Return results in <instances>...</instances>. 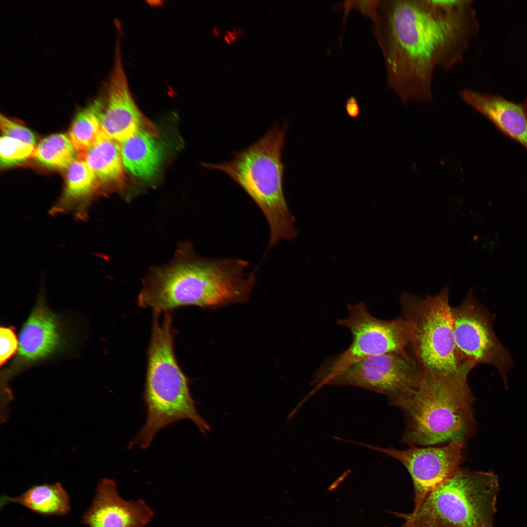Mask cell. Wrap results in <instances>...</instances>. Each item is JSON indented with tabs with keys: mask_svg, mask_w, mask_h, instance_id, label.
<instances>
[{
	"mask_svg": "<svg viewBox=\"0 0 527 527\" xmlns=\"http://www.w3.org/2000/svg\"><path fill=\"white\" fill-rule=\"evenodd\" d=\"M474 366L453 374L422 370L417 387L400 408L406 418L403 442L411 446L466 442L474 433V397L467 378Z\"/></svg>",
	"mask_w": 527,
	"mask_h": 527,
	"instance_id": "3957f363",
	"label": "cell"
},
{
	"mask_svg": "<svg viewBox=\"0 0 527 527\" xmlns=\"http://www.w3.org/2000/svg\"><path fill=\"white\" fill-rule=\"evenodd\" d=\"M348 315L336 321L352 335V341L344 352L326 363L315 375L316 392L338 373L365 358L386 353L408 354L411 330L403 318L383 320L373 317L365 302L347 305Z\"/></svg>",
	"mask_w": 527,
	"mask_h": 527,
	"instance_id": "ba28073f",
	"label": "cell"
},
{
	"mask_svg": "<svg viewBox=\"0 0 527 527\" xmlns=\"http://www.w3.org/2000/svg\"><path fill=\"white\" fill-rule=\"evenodd\" d=\"M65 176L63 193L50 214L71 213L77 220H85L88 217L87 201L97 187L96 175L86 162L78 157L66 168Z\"/></svg>",
	"mask_w": 527,
	"mask_h": 527,
	"instance_id": "2e32d148",
	"label": "cell"
},
{
	"mask_svg": "<svg viewBox=\"0 0 527 527\" xmlns=\"http://www.w3.org/2000/svg\"><path fill=\"white\" fill-rule=\"evenodd\" d=\"M10 503L46 516H63L71 509L69 495L59 482L35 485L18 496L1 497V507Z\"/></svg>",
	"mask_w": 527,
	"mask_h": 527,
	"instance_id": "ac0fdd59",
	"label": "cell"
},
{
	"mask_svg": "<svg viewBox=\"0 0 527 527\" xmlns=\"http://www.w3.org/2000/svg\"><path fill=\"white\" fill-rule=\"evenodd\" d=\"M0 127L3 136L33 145L36 143V139L32 131L2 115L0 117Z\"/></svg>",
	"mask_w": 527,
	"mask_h": 527,
	"instance_id": "603a6c76",
	"label": "cell"
},
{
	"mask_svg": "<svg viewBox=\"0 0 527 527\" xmlns=\"http://www.w3.org/2000/svg\"><path fill=\"white\" fill-rule=\"evenodd\" d=\"M451 313L455 341L463 364L495 366L507 388V376L513 362L494 333L493 316L477 301L471 289L460 304L451 307Z\"/></svg>",
	"mask_w": 527,
	"mask_h": 527,
	"instance_id": "30bf717a",
	"label": "cell"
},
{
	"mask_svg": "<svg viewBox=\"0 0 527 527\" xmlns=\"http://www.w3.org/2000/svg\"><path fill=\"white\" fill-rule=\"evenodd\" d=\"M103 183L121 182L124 178L121 145L101 130L91 147L79 153Z\"/></svg>",
	"mask_w": 527,
	"mask_h": 527,
	"instance_id": "d6986e66",
	"label": "cell"
},
{
	"mask_svg": "<svg viewBox=\"0 0 527 527\" xmlns=\"http://www.w3.org/2000/svg\"><path fill=\"white\" fill-rule=\"evenodd\" d=\"M19 354L27 361L44 357L60 343L58 325L55 316L39 302L19 335Z\"/></svg>",
	"mask_w": 527,
	"mask_h": 527,
	"instance_id": "9a60e30c",
	"label": "cell"
},
{
	"mask_svg": "<svg viewBox=\"0 0 527 527\" xmlns=\"http://www.w3.org/2000/svg\"><path fill=\"white\" fill-rule=\"evenodd\" d=\"M75 149L66 135L60 133L42 139L36 147L34 158L54 169L66 168L76 158Z\"/></svg>",
	"mask_w": 527,
	"mask_h": 527,
	"instance_id": "44dd1931",
	"label": "cell"
},
{
	"mask_svg": "<svg viewBox=\"0 0 527 527\" xmlns=\"http://www.w3.org/2000/svg\"><path fill=\"white\" fill-rule=\"evenodd\" d=\"M104 101L98 97L81 110L71 125L69 138L79 153L86 151L98 137L101 128V118Z\"/></svg>",
	"mask_w": 527,
	"mask_h": 527,
	"instance_id": "ffe728a7",
	"label": "cell"
},
{
	"mask_svg": "<svg viewBox=\"0 0 527 527\" xmlns=\"http://www.w3.org/2000/svg\"><path fill=\"white\" fill-rule=\"evenodd\" d=\"M459 95L501 132L527 150V100L515 103L500 95L483 94L468 88L462 89Z\"/></svg>",
	"mask_w": 527,
	"mask_h": 527,
	"instance_id": "5bb4252c",
	"label": "cell"
},
{
	"mask_svg": "<svg viewBox=\"0 0 527 527\" xmlns=\"http://www.w3.org/2000/svg\"><path fill=\"white\" fill-rule=\"evenodd\" d=\"M345 110L349 116L352 118L357 117L360 112L359 102L354 96L348 98L345 102Z\"/></svg>",
	"mask_w": 527,
	"mask_h": 527,
	"instance_id": "484cf974",
	"label": "cell"
},
{
	"mask_svg": "<svg viewBox=\"0 0 527 527\" xmlns=\"http://www.w3.org/2000/svg\"><path fill=\"white\" fill-rule=\"evenodd\" d=\"M499 478L492 471L460 468L409 513L391 512L400 527H493Z\"/></svg>",
	"mask_w": 527,
	"mask_h": 527,
	"instance_id": "8992f818",
	"label": "cell"
},
{
	"mask_svg": "<svg viewBox=\"0 0 527 527\" xmlns=\"http://www.w3.org/2000/svg\"><path fill=\"white\" fill-rule=\"evenodd\" d=\"M380 0H351L346 1L344 4L345 8L348 9H354L370 18L372 21L376 18L377 11Z\"/></svg>",
	"mask_w": 527,
	"mask_h": 527,
	"instance_id": "d4e9b609",
	"label": "cell"
},
{
	"mask_svg": "<svg viewBox=\"0 0 527 527\" xmlns=\"http://www.w3.org/2000/svg\"><path fill=\"white\" fill-rule=\"evenodd\" d=\"M123 164L134 175L142 179H152L158 172L164 156V148L152 134L140 130L122 141Z\"/></svg>",
	"mask_w": 527,
	"mask_h": 527,
	"instance_id": "e0dca14e",
	"label": "cell"
},
{
	"mask_svg": "<svg viewBox=\"0 0 527 527\" xmlns=\"http://www.w3.org/2000/svg\"><path fill=\"white\" fill-rule=\"evenodd\" d=\"M373 22L387 85L404 103L431 100L435 71L460 62L478 30L469 0H380Z\"/></svg>",
	"mask_w": 527,
	"mask_h": 527,
	"instance_id": "6da1fadb",
	"label": "cell"
},
{
	"mask_svg": "<svg viewBox=\"0 0 527 527\" xmlns=\"http://www.w3.org/2000/svg\"><path fill=\"white\" fill-rule=\"evenodd\" d=\"M117 39L106 104L101 124L105 134L117 142H122L143 129L145 120L130 92L122 65L121 43Z\"/></svg>",
	"mask_w": 527,
	"mask_h": 527,
	"instance_id": "4fadbf2b",
	"label": "cell"
},
{
	"mask_svg": "<svg viewBox=\"0 0 527 527\" xmlns=\"http://www.w3.org/2000/svg\"><path fill=\"white\" fill-rule=\"evenodd\" d=\"M256 281L255 271L246 260L202 257L186 243L171 263L151 270L138 303L160 313L185 305L212 308L242 303L248 300Z\"/></svg>",
	"mask_w": 527,
	"mask_h": 527,
	"instance_id": "7a4b0ae2",
	"label": "cell"
},
{
	"mask_svg": "<svg viewBox=\"0 0 527 527\" xmlns=\"http://www.w3.org/2000/svg\"><path fill=\"white\" fill-rule=\"evenodd\" d=\"M34 145L15 139L1 136L0 140V166L7 167L34 157Z\"/></svg>",
	"mask_w": 527,
	"mask_h": 527,
	"instance_id": "7402d4cb",
	"label": "cell"
},
{
	"mask_svg": "<svg viewBox=\"0 0 527 527\" xmlns=\"http://www.w3.org/2000/svg\"><path fill=\"white\" fill-rule=\"evenodd\" d=\"M393 457L404 465L410 474L414 486L413 511L416 510L427 494L460 468L464 460L465 442H458L440 447H419L406 450L382 447L355 442Z\"/></svg>",
	"mask_w": 527,
	"mask_h": 527,
	"instance_id": "8fae6325",
	"label": "cell"
},
{
	"mask_svg": "<svg viewBox=\"0 0 527 527\" xmlns=\"http://www.w3.org/2000/svg\"><path fill=\"white\" fill-rule=\"evenodd\" d=\"M401 303L403 318L411 327L410 347L422 370L442 374L458 372L463 364L455 341L448 287L425 298L405 293Z\"/></svg>",
	"mask_w": 527,
	"mask_h": 527,
	"instance_id": "52a82bcc",
	"label": "cell"
},
{
	"mask_svg": "<svg viewBox=\"0 0 527 527\" xmlns=\"http://www.w3.org/2000/svg\"><path fill=\"white\" fill-rule=\"evenodd\" d=\"M153 516V511L143 500L123 499L115 481L105 478L99 482L81 523L87 527H146Z\"/></svg>",
	"mask_w": 527,
	"mask_h": 527,
	"instance_id": "7c38bea8",
	"label": "cell"
},
{
	"mask_svg": "<svg viewBox=\"0 0 527 527\" xmlns=\"http://www.w3.org/2000/svg\"><path fill=\"white\" fill-rule=\"evenodd\" d=\"M173 347L170 314L154 313L144 393L147 417L130 447H148L160 430L182 419L191 420L203 433L210 430L197 411Z\"/></svg>",
	"mask_w": 527,
	"mask_h": 527,
	"instance_id": "277c9868",
	"label": "cell"
},
{
	"mask_svg": "<svg viewBox=\"0 0 527 527\" xmlns=\"http://www.w3.org/2000/svg\"><path fill=\"white\" fill-rule=\"evenodd\" d=\"M18 340L12 327L0 328V365H2L15 353Z\"/></svg>",
	"mask_w": 527,
	"mask_h": 527,
	"instance_id": "cb8c5ba5",
	"label": "cell"
},
{
	"mask_svg": "<svg viewBox=\"0 0 527 527\" xmlns=\"http://www.w3.org/2000/svg\"><path fill=\"white\" fill-rule=\"evenodd\" d=\"M287 128V122L282 127L276 123L256 142L235 152L231 160L205 164L227 175L260 208L269 226L270 248L298 235L283 190L282 153Z\"/></svg>",
	"mask_w": 527,
	"mask_h": 527,
	"instance_id": "5b68a950",
	"label": "cell"
},
{
	"mask_svg": "<svg viewBox=\"0 0 527 527\" xmlns=\"http://www.w3.org/2000/svg\"><path fill=\"white\" fill-rule=\"evenodd\" d=\"M422 370L409 354L386 353L353 364L330 378L326 385H349L385 395L400 407L418 386Z\"/></svg>",
	"mask_w": 527,
	"mask_h": 527,
	"instance_id": "9c48e42d",
	"label": "cell"
}]
</instances>
